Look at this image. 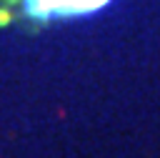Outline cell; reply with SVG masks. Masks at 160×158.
<instances>
[{
  "label": "cell",
  "mask_w": 160,
  "mask_h": 158,
  "mask_svg": "<svg viewBox=\"0 0 160 158\" xmlns=\"http://www.w3.org/2000/svg\"><path fill=\"white\" fill-rule=\"evenodd\" d=\"M108 0H0V20H35L48 23L58 18H72L92 13Z\"/></svg>",
  "instance_id": "obj_1"
}]
</instances>
